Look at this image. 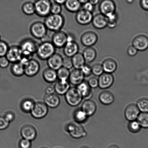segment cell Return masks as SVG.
Returning <instances> with one entry per match:
<instances>
[{"instance_id": "1", "label": "cell", "mask_w": 148, "mask_h": 148, "mask_svg": "<svg viewBox=\"0 0 148 148\" xmlns=\"http://www.w3.org/2000/svg\"><path fill=\"white\" fill-rule=\"evenodd\" d=\"M45 18L44 23L47 30L54 32L61 30L65 24V18L61 14H51Z\"/></svg>"}, {"instance_id": "2", "label": "cell", "mask_w": 148, "mask_h": 148, "mask_svg": "<svg viewBox=\"0 0 148 148\" xmlns=\"http://www.w3.org/2000/svg\"><path fill=\"white\" fill-rule=\"evenodd\" d=\"M56 51V47L51 42L45 41L38 44L36 54L40 60L47 61Z\"/></svg>"}, {"instance_id": "3", "label": "cell", "mask_w": 148, "mask_h": 148, "mask_svg": "<svg viewBox=\"0 0 148 148\" xmlns=\"http://www.w3.org/2000/svg\"><path fill=\"white\" fill-rule=\"evenodd\" d=\"M38 45L37 42L32 39L27 38L21 42L19 47L23 56L32 58L36 53Z\"/></svg>"}, {"instance_id": "4", "label": "cell", "mask_w": 148, "mask_h": 148, "mask_svg": "<svg viewBox=\"0 0 148 148\" xmlns=\"http://www.w3.org/2000/svg\"><path fill=\"white\" fill-rule=\"evenodd\" d=\"M35 14L41 18H46L51 14V3L50 0H37L34 2Z\"/></svg>"}, {"instance_id": "5", "label": "cell", "mask_w": 148, "mask_h": 148, "mask_svg": "<svg viewBox=\"0 0 148 148\" xmlns=\"http://www.w3.org/2000/svg\"><path fill=\"white\" fill-rule=\"evenodd\" d=\"M65 99L69 105L75 107L81 103L83 98L77 87H72L65 94Z\"/></svg>"}, {"instance_id": "6", "label": "cell", "mask_w": 148, "mask_h": 148, "mask_svg": "<svg viewBox=\"0 0 148 148\" xmlns=\"http://www.w3.org/2000/svg\"><path fill=\"white\" fill-rule=\"evenodd\" d=\"M47 29L44 23L36 21L33 23L30 27V32L34 38L42 40L47 35Z\"/></svg>"}, {"instance_id": "7", "label": "cell", "mask_w": 148, "mask_h": 148, "mask_svg": "<svg viewBox=\"0 0 148 148\" xmlns=\"http://www.w3.org/2000/svg\"><path fill=\"white\" fill-rule=\"evenodd\" d=\"M65 130L72 137L75 139L84 137L87 135L84 128L76 122L68 123L66 126Z\"/></svg>"}, {"instance_id": "8", "label": "cell", "mask_w": 148, "mask_h": 148, "mask_svg": "<svg viewBox=\"0 0 148 148\" xmlns=\"http://www.w3.org/2000/svg\"><path fill=\"white\" fill-rule=\"evenodd\" d=\"M99 10L100 13L108 17L116 12V4L113 0H102L100 3Z\"/></svg>"}, {"instance_id": "9", "label": "cell", "mask_w": 148, "mask_h": 148, "mask_svg": "<svg viewBox=\"0 0 148 148\" xmlns=\"http://www.w3.org/2000/svg\"><path fill=\"white\" fill-rule=\"evenodd\" d=\"M48 111V107L47 105L44 103L39 102L35 103L34 108L30 113L34 118L40 119L45 117Z\"/></svg>"}, {"instance_id": "10", "label": "cell", "mask_w": 148, "mask_h": 148, "mask_svg": "<svg viewBox=\"0 0 148 148\" xmlns=\"http://www.w3.org/2000/svg\"><path fill=\"white\" fill-rule=\"evenodd\" d=\"M132 43V45L138 51H146L148 49V35L143 34H138L134 38Z\"/></svg>"}, {"instance_id": "11", "label": "cell", "mask_w": 148, "mask_h": 148, "mask_svg": "<svg viewBox=\"0 0 148 148\" xmlns=\"http://www.w3.org/2000/svg\"><path fill=\"white\" fill-rule=\"evenodd\" d=\"M40 69L39 62L32 58L24 66V74L28 77H34L38 74Z\"/></svg>"}, {"instance_id": "12", "label": "cell", "mask_w": 148, "mask_h": 148, "mask_svg": "<svg viewBox=\"0 0 148 148\" xmlns=\"http://www.w3.org/2000/svg\"><path fill=\"white\" fill-rule=\"evenodd\" d=\"M67 42V34L65 32L60 31L54 32L51 40V42L56 48L64 47Z\"/></svg>"}, {"instance_id": "13", "label": "cell", "mask_w": 148, "mask_h": 148, "mask_svg": "<svg viewBox=\"0 0 148 148\" xmlns=\"http://www.w3.org/2000/svg\"><path fill=\"white\" fill-rule=\"evenodd\" d=\"M98 40V36L94 32H86L82 34L80 41L83 45L86 47H92Z\"/></svg>"}, {"instance_id": "14", "label": "cell", "mask_w": 148, "mask_h": 148, "mask_svg": "<svg viewBox=\"0 0 148 148\" xmlns=\"http://www.w3.org/2000/svg\"><path fill=\"white\" fill-rule=\"evenodd\" d=\"M23 56L19 46L13 45L10 47L5 57L10 63L19 62Z\"/></svg>"}, {"instance_id": "15", "label": "cell", "mask_w": 148, "mask_h": 148, "mask_svg": "<svg viewBox=\"0 0 148 148\" xmlns=\"http://www.w3.org/2000/svg\"><path fill=\"white\" fill-rule=\"evenodd\" d=\"M93 16V13L82 9L76 13L75 20L80 25H86L91 23Z\"/></svg>"}, {"instance_id": "16", "label": "cell", "mask_w": 148, "mask_h": 148, "mask_svg": "<svg viewBox=\"0 0 148 148\" xmlns=\"http://www.w3.org/2000/svg\"><path fill=\"white\" fill-rule=\"evenodd\" d=\"M114 80L112 74L104 72L99 77L98 87L103 90L110 88L112 86Z\"/></svg>"}, {"instance_id": "17", "label": "cell", "mask_w": 148, "mask_h": 148, "mask_svg": "<svg viewBox=\"0 0 148 148\" xmlns=\"http://www.w3.org/2000/svg\"><path fill=\"white\" fill-rule=\"evenodd\" d=\"M63 58L61 54L55 53L47 60L49 68L57 71L62 66Z\"/></svg>"}, {"instance_id": "18", "label": "cell", "mask_w": 148, "mask_h": 148, "mask_svg": "<svg viewBox=\"0 0 148 148\" xmlns=\"http://www.w3.org/2000/svg\"><path fill=\"white\" fill-rule=\"evenodd\" d=\"M140 111L137 106L131 104L128 106L125 110V116L129 122L136 120L140 114Z\"/></svg>"}, {"instance_id": "19", "label": "cell", "mask_w": 148, "mask_h": 148, "mask_svg": "<svg viewBox=\"0 0 148 148\" xmlns=\"http://www.w3.org/2000/svg\"><path fill=\"white\" fill-rule=\"evenodd\" d=\"M91 23L95 28L97 29H103L107 27V17L101 13L93 16Z\"/></svg>"}, {"instance_id": "20", "label": "cell", "mask_w": 148, "mask_h": 148, "mask_svg": "<svg viewBox=\"0 0 148 148\" xmlns=\"http://www.w3.org/2000/svg\"><path fill=\"white\" fill-rule=\"evenodd\" d=\"M21 133L23 138L30 141L34 140L36 138L37 131L34 126L26 125L21 128Z\"/></svg>"}, {"instance_id": "21", "label": "cell", "mask_w": 148, "mask_h": 148, "mask_svg": "<svg viewBox=\"0 0 148 148\" xmlns=\"http://www.w3.org/2000/svg\"><path fill=\"white\" fill-rule=\"evenodd\" d=\"M79 46L75 41L68 42L63 47V52L66 57L72 58L79 52Z\"/></svg>"}, {"instance_id": "22", "label": "cell", "mask_w": 148, "mask_h": 148, "mask_svg": "<svg viewBox=\"0 0 148 148\" xmlns=\"http://www.w3.org/2000/svg\"><path fill=\"white\" fill-rule=\"evenodd\" d=\"M85 77L81 70L75 69L70 72L69 79L71 84L77 86L84 81Z\"/></svg>"}, {"instance_id": "23", "label": "cell", "mask_w": 148, "mask_h": 148, "mask_svg": "<svg viewBox=\"0 0 148 148\" xmlns=\"http://www.w3.org/2000/svg\"><path fill=\"white\" fill-rule=\"evenodd\" d=\"M97 108V105L96 103L93 100L88 99L83 102L81 109L88 117H90L96 113Z\"/></svg>"}, {"instance_id": "24", "label": "cell", "mask_w": 148, "mask_h": 148, "mask_svg": "<svg viewBox=\"0 0 148 148\" xmlns=\"http://www.w3.org/2000/svg\"><path fill=\"white\" fill-rule=\"evenodd\" d=\"M44 103L48 107L51 108H56L60 105L61 100L58 95L55 93L46 94L44 97Z\"/></svg>"}, {"instance_id": "25", "label": "cell", "mask_w": 148, "mask_h": 148, "mask_svg": "<svg viewBox=\"0 0 148 148\" xmlns=\"http://www.w3.org/2000/svg\"><path fill=\"white\" fill-rule=\"evenodd\" d=\"M104 72L112 74L117 70L118 64L117 61L114 59L108 58L103 61L102 64Z\"/></svg>"}, {"instance_id": "26", "label": "cell", "mask_w": 148, "mask_h": 148, "mask_svg": "<svg viewBox=\"0 0 148 148\" xmlns=\"http://www.w3.org/2000/svg\"><path fill=\"white\" fill-rule=\"evenodd\" d=\"M54 87L55 92L60 95H65L70 88V83L67 80H58L56 82Z\"/></svg>"}, {"instance_id": "27", "label": "cell", "mask_w": 148, "mask_h": 148, "mask_svg": "<svg viewBox=\"0 0 148 148\" xmlns=\"http://www.w3.org/2000/svg\"><path fill=\"white\" fill-rule=\"evenodd\" d=\"M64 5L67 11L73 13L78 12L82 7L78 0H67Z\"/></svg>"}, {"instance_id": "28", "label": "cell", "mask_w": 148, "mask_h": 148, "mask_svg": "<svg viewBox=\"0 0 148 148\" xmlns=\"http://www.w3.org/2000/svg\"><path fill=\"white\" fill-rule=\"evenodd\" d=\"M42 76L44 80L49 83L55 82L58 79L57 71L49 67L43 71Z\"/></svg>"}, {"instance_id": "29", "label": "cell", "mask_w": 148, "mask_h": 148, "mask_svg": "<svg viewBox=\"0 0 148 148\" xmlns=\"http://www.w3.org/2000/svg\"><path fill=\"white\" fill-rule=\"evenodd\" d=\"M99 100L100 103L104 105H110L114 102V97L110 92L104 91L100 93L99 96Z\"/></svg>"}, {"instance_id": "30", "label": "cell", "mask_w": 148, "mask_h": 148, "mask_svg": "<svg viewBox=\"0 0 148 148\" xmlns=\"http://www.w3.org/2000/svg\"><path fill=\"white\" fill-rule=\"evenodd\" d=\"M77 88L81 93L83 98L88 99L91 97V88L89 86L88 82L83 81L81 84L77 86Z\"/></svg>"}, {"instance_id": "31", "label": "cell", "mask_w": 148, "mask_h": 148, "mask_svg": "<svg viewBox=\"0 0 148 148\" xmlns=\"http://www.w3.org/2000/svg\"><path fill=\"white\" fill-rule=\"evenodd\" d=\"M82 54L86 62L88 63L94 61L97 55L95 49L92 47H86L83 51Z\"/></svg>"}, {"instance_id": "32", "label": "cell", "mask_w": 148, "mask_h": 148, "mask_svg": "<svg viewBox=\"0 0 148 148\" xmlns=\"http://www.w3.org/2000/svg\"><path fill=\"white\" fill-rule=\"evenodd\" d=\"M71 59L73 67L75 69H81L86 64V61L82 53L79 52L72 57Z\"/></svg>"}, {"instance_id": "33", "label": "cell", "mask_w": 148, "mask_h": 148, "mask_svg": "<svg viewBox=\"0 0 148 148\" xmlns=\"http://www.w3.org/2000/svg\"><path fill=\"white\" fill-rule=\"evenodd\" d=\"M11 71L14 75L20 77L24 74V66L20 62L12 64Z\"/></svg>"}, {"instance_id": "34", "label": "cell", "mask_w": 148, "mask_h": 148, "mask_svg": "<svg viewBox=\"0 0 148 148\" xmlns=\"http://www.w3.org/2000/svg\"><path fill=\"white\" fill-rule=\"evenodd\" d=\"M21 10L25 15L31 16L35 14L34 3L31 2H26L22 5Z\"/></svg>"}, {"instance_id": "35", "label": "cell", "mask_w": 148, "mask_h": 148, "mask_svg": "<svg viewBox=\"0 0 148 148\" xmlns=\"http://www.w3.org/2000/svg\"><path fill=\"white\" fill-rule=\"evenodd\" d=\"M88 116L81 109H77L74 113V119L76 123H81L87 120Z\"/></svg>"}, {"instance_id": "36", "label": "cell", "mask_w": 148, "mask_h": 148, "mask_svg": "<svg viewBox=\"0 0 148 148\" xmlns=\"http://www.w3.org/2000/svg\"><path fill=\"white\" fill-rule=\"evenodd\" d=\"M35 104V103L32 100L30 99L24 100L21 103V109L24 112L30 113Z\"/></svg>"}, {"instance_id": "37", "label": "cell", "mask_w": 148, "mask_h": 148, "mask_svg": "<svg viewBox=\"0 0 148 148\" xmlns=\"http://www.w3.org/2000/svg\"><path fill=\"white\" fill-rule=\"evenodd\" d=\"M57 73L59 80L67 81L69 79L70 72L68 69L62 66L57 70Z\"/></svg>"}, {"instance_id": "38", "label": "cell", "mask_w": 148, "mask_h": 148, "mask_svg": "<svg viewBox=\"0 0 148 148\" xmlns=\"http://www.w3.org/2000/svg\"><path fill=\"white\" fill-rule=\"evenodd\" d=\"M107 27L113 29L115 28L118 24L119 18V15L117 12L107 17Z\"/></svg>"}, {"instance_id": "39", "label": "cell", "mask_w": 148, "mask_h": 148, "mask_svg": "<svg viewBox=\"0 0 148 148\" xmlns=\"http://www.w3.org/2000/svg\"><path fill=\"white\" fill-rule=\"evenodd\" d=\"M136 120L141 127L148 128V113H140Z\"/></svg>"}, {"instance_id": "40", "label": "cell", "mask_w": 148, "mask_h": 148, "mask_svg": "<svg viewBox=\"0 0 148 148\" xmlns=\"http://www.w3.org/2000/svg\"><path fill=\"white\" fill-rule=\"evenodd\" d=\"M136 105L140 112L148 113V99H140L138 101Z\"/></svg>"}, {"instance_id": "41", "label": "cell", "mask_w": 148, "mask_h": 148, "mask_svg": "<svg viewBox=\"0 0 148 148\" xmlns=\"http://www.w3.org/2000/svg\"><path fill=\"white\" fill-rule=\"evenodd\" d=\"M91 68L92 74L95 76L99 77L104 73L102 64L96 63L93 64Z\"/></svg>"}, {"instance_id": "42", "label": "cell", "mask_w": 148, "mask_h": 148, "mask_svg": "<svg viewBox=\"0 0 148 148\" xmlns=\"http://www.w3.org/2000/svg\"><path fill=\"white\" fill-rule=\"evenodd\" d=\"M141 128L137 121H133L129 122L128 125V129L132 133H138L140 131Z\"/></svg>"}, {"instance_id": "43", "label": "cell", "mask_w": 148, "mask_h": 148, "mask_svg": "<svg viewBox=\"0 0 148 148\" xmlns=\"http://www.w3.org/2000/svg\"><path fill=\"white\" fill-rule=\"evenodd\" d=\"M9 47L5 41H0V57L5 56Z\"/></svg>"}, {"instance_id": "44", "label": "cell", "mask_w": 148, "mask_h": 148, "mask_svg": "<svg viewBox=\"0 0 148 148\" xmlns=\"http://www.w3.org/2000/svg\"><path fill=\"white\" fill-rule=\"evenodd\" d=\"M62 8V5L54 2L51 4V14H61Z\"/></svg>"}, {"instance_id": "45", "label": "cell", "mask_w": 148, "mask_h": 148, "mask_svg": "<svg viewBox=\"0 0 148 148\" xmlns=\"http://www.w3.org/2000/svg\"><path fill=\"white\" fill-rule=\"evenodd\" d=\"M62 66L70 70L73 67L71 58L66 57L63 58Z\"/></svg>"}, {"instance_id": "46", "label": "cell", "mask_w": 148, "mask_h": 148, "mask_svg": "<svg viewBox=\"0 0 148 148\" xmlns=\"http://www.w3.org/2000/svg\"><path fill=\"white\" fill-rule=\"evenodd\" d=\"M80 70L85 77H89L92 74L91 67L88 64H85Z\"/></svg>"}, {"instance_id": "47", "label": "cell", "mask_w": 148, "mask_h": 148, "mask_svg": "<svg viewBox=\"0 0 148 148\" xmlns=\"http://www.w3.org/2000/svg\"><path fill=\"white\" fill-rule=\"evenodd\" d=\"M32 146L31 141L23 138L20 141L19 148H31Z\"/></svg>"}, {"instance_id": "48", "label": "cell", "mask_w": 148, "mask_h": 148, "mask_svg": "<svg viewBox=\"0 0 148 148\" xmlns=\"http://www.w3.org/2000/svg\"><path fill=\"white\" fill-rule=\"evenodd\" d=\"M10 123L5 120L4 116H0V130L6 129L9 126Z\"/></svg>"}, {"instance_id": "49", "label": "cell", "mask_w": 148, "mask_h": 148, "mask_svg": "<svg viewBox=\"0 0 148 148\" xmlns=\"http://www.w3.org/2000/svg\"><path fill=\"white\" fill-rule=\"evenodd\" d=\"M82 5V9L92 13H93L95 10V5L89 2L86 3Z\"/></svg>"}, {"instance_id": "50", "label": "cell", "mask_w": 148, "mask_h": 148, "mask_svg": "<svg viewBox=\"0 0 148 148\" xmlns=\"http://www.w3.org/2000/svg\"><path fill=\"white\" fill-rule=\"evenodd\" d=\"M88 83L91 88H95L99 86L98 79L95 77H90Z\"/></svg>"}, {"instance_id": "51", "label": "cell", "mask_w": 148, "mask_h": 148, "mask_svg": "<svg viewBox=\"0 0 148 148\" xmlns=\"http://www.w3.org/2000/svg\"><path fill=\"white\" fill-rule=\"evenodd\" d=\"M10 62L5 56L0 57V67L5 69L9 65Z\"/></svg>"}, {"instance_id": "52", "label": "cell", "mask_w": 148, "mask_h": 148, "mask_svg": "<svg viewBox=\"0 0 148 148\" xmlns=\"http://www.w3.org/2000/svg\"><path fill=\"white\" fill-rule=\"evenodd\" d=\"M138 51L133 45H130L128 47L127 53L130 57H134L137 54Z\"/></svg>"}, {"instance_id": "53", "label": "cell", "mask_w": 148, "mask_h": 148, "mask_svg": "<svg viewBox=\"0 0 148 148\" xmlns=\"http://www.w3.org/2000/svg\"><path fill=\"white\" fill-rule=\"evenodd\" d=\"M4 117L5 120L9 123L13 121L15 119V115L12 112H8L6 113Z\"/></svg>"}, {"instance_id": "54", "label": "cell", "mask_w": 148, "mask_h": 148, "mask_svg": "<svg viewBox=\"0 0 148 148\" xmlns=\"http://www.w3.org/2000/svg\"><path fill=\"white\" fill-rule=\"evenodd\" d=\"M140 5L142 9L148 11V0H140Z\"/></svg>"}, {"instance_id": "55", "label": "cell", "mask_w": 148, "mask_h": 148, "mask_svg": "<svg viewBox=\"0 0 148 148\" xmlns=\"http://www.w3.org/2000/svg\"><path fill=\"white\" fill-rule=\"evenodd\" d=\"M45 92L46 94H52V93H54L55 90L54 86L50 85L47 86V87H46Z\"/></svg>"}, {"instance_id": "56", "label": "cell", "mask_w": 148, "mask_h": 148, "mask_svg": "<svg viewBox=\"0 0 148 148\" xmlns=\"http://www.w3.org/2000/svg\"><path fill=\"white\" fill-rule=\"evenodd\" d=\"M75 41V37L71 34H67V42Z\"/></svg>"}, {"instance_id": "57", "label": "cell", "mask_w": 148, "mask_h": 148, "mask_svg": "<svg viewBox=\"0 0 148 148\" xmlns=\"http://www.w3.org/2000/svg\"><path fill=\"white\" fill-rule=\"evenodd\" d=\"M89 2L95 6L99 3L100 0H89Z\"/></svg>"}, {"instance_id": "58", "label": "cell", "mask_w": 148, "mask_h": 148, "mask_svg": "<svg viewBox=\"0 0 148 148\" xmlns=\"http://www.w3.org/2000/svg\"><path fill=\"white\" fill-rule=\"evenodd\" d=\"M67 0H54V2L61 5H64Z\"/></svg>"}, {"instance_id": "59", "label": "cell", "mask_w": 148, "mask_h": 148, "mask_svg": "<svg viewBox=\"0 0 148 148\" xmlns=\"http://www.w3.org/2000/svg\"><path fill=\"white\" fill-rule=\"evenodd\" d=\"M78 1L82 5H83V4L89 2V0H78Z\"/></svg>"}, {"instance_id": "60", "label": "cell", "mask_w": 148, "mask_h": 148, "mask_svg": "<svg viewBox=\"0 0 148 148\" xmlns=\"http://www.w3.org/2000/svg\"><path fill=\"white\" fill-rule=\"evenodd\" d=\"M135 1V0H126V2L129 4L133 3Z\"/></svg>"}, {"instance_id": "61", "label": "cell", "mask_w": 148, "mask_h": 148, "mask_svg": "<svg viewBox=\"0 0 148 148\" xmlns=\"http://www.w3.org/2000/svg\"><path fill=\"white\" fill-rule=\"evenodd\" d=\"M108 148H120L119 147L117 146V145H112V146H110Z\"/></svg>"}, {"instance_id": "62", "label": "cell", "mask_w": 148, "mask_h": 148, "mask_svg": "<svg viewBox=\"0 0 148 148\" xmlns=\"http://www.w3.org/2000/svg\"><path fill=\"white\" fill-rule=\"evenodd\" d=\"M80 148H90L84 146V147H82Z\"/></svg>"}, {"instance_id": "63", "label": "cell", "mask_w": 148, "mask_h": 148, "mask_svg": "<svg viewBox=\"0 0 148 148\" xmlns=\"http://www.w3.org/2000/svg\"><path fill=\"white\" fill-rule=\"evenodd\" d=\"M1 35H0V41H1Z\"/></svg>"}, {"instance_id": "64", "label": "cell", "mask_w": 148, "mask_h": 148, "mask_svg": "<svg viewBox=\"0 0 148 148\" xmlns=\"http://www.w3.org/2000/svg\"><path fill=\"white\" fill-rule=\"evenodd\" d=\"M46 148V147H42V148Z\"/></svg>"}]
</instances>
